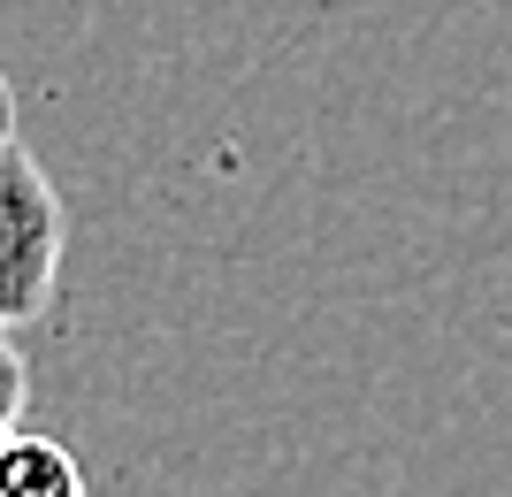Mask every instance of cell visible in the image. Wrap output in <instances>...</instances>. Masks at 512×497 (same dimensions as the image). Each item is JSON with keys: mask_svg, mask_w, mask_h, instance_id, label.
I'll return each instance as SVG.
<instances>
[{"mask_svg": "<svg viewBox=\"0 0 512 497\" xmlns=\"http://www.w3.org/2000/svg\"><path fill=\"white\" fill-rule=\"evenodd\" d=\"M0 130H16V100H8V77H0Z\"/></svg>", "mask_w": 512, "mask_h": 497, "instance_id": "cell-4", "label": "cell"}, {"mask_svg": "<svg viewBox=\"0 0 512 497\" xmlns=\"http://www.w3.org/2000/svg\"><path fill=\"white\" fill-rule=\"evenodd\" d=\"M69 245V207L16 130H0V329H23L54 306Z\"/></svg>", "mask_w": 512, "mask_h": 497, "instance_id": "cell-1", "label": "cell"}, {"mask_svg": "<svg viewBox=\"0 0 512 497\" xmlns=\"http://www.w3.org/2000/svg\"><path fill=\"white\" fill-rule=\"evenodd\" d=\"M77 490H85V467L62 444L23 436V429L0 444V497H77Z\"/></svg>", "mask_w": 512, "mask_h": 497, "instance_id": "cell-2", "label": "cell"}, {"mask_svg": "<svg viewBox=\"0 0 512 497\" xmlns=\"http://www.w3.org/2000/svg\"><path fill=\"white\" fill-rule=\"evenodd\" d=\"M23 406H31V360L8 345V329H0V444L23 429Z\"/></svg>", "mask_w": 512, "mask_h": 497, "instance_id": "cell-3", "label": "cell"}]
</instances>
